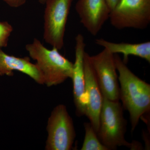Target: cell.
Segmentation results:
<instances>
[{"label":"cell","instance_id":"2","mask_svg":"<svg viewBox=\"0 0 150 150\" xmlns=\"http://www.w3.org/2000/svg\"><path fill=\"white\" fill-rule=\"evenodd\" d=\"M25 48L30 58L36 62L44 84L47 86L58 85L67 79H71L74 64L63 56L57 48L48 49L36 38L27 44Z\"/></svg>","mask_w":150,"mask_h":150},{"label":"cell","instance_id":"12","mask_svg":"<svg viewBox=\"0 0 150 150\" xmlns=\"http://www.w3.org/2000/svg\"><path fill=\"white\" fill-rule=\"evenodd\" d=\"M95 42L112 54H123V61L126 64L130 56L139 57L150 63V41L138 43H117L100 38L96 39Z\"/></svg>","mask_w":150,"mask_h":150},{"label":"cell","instance_id":"9","mask_svg":"<svg viewBox=\"0 0 150 150\" xmlns=\"http://www.w3.org/2000/svg\"><path fill=\"white\" fill-rule=\"evenodd\" d=\"M89 54L85 52L84 70L85 80L86 111L88 117L96 134L99 126V118L103 102V96L89 60Z\"/></svg>","mask_w":150,"mask_h":150},{"label":"cell","instance_id":"1","mask_svg":"<svg viewBox=\"0 0 150 150\" xmlns=\"http://www.w3.org/2000/svg\"><path fill=\"white\" fill-rule=\"evenodd\" d=\"M120 87V99L130 115L131 132L150 110V85L132 72L118 54H114Z\"/></svg>","mask_w":150,"mask_h":150},{"label":"cell","instance_id":"16","mask_svg":"<svg viewBox=\"0 0 150 150\" xmlns=\"http://www.w3.org/2000/svg\"><path fill=\"white\" fill-rule=\"evenodd\" d=\"M120 0H106L108 6L110 11H112L116 6Z\"/></svg>","mask_w":150,"mask_h":150},{"label":"cell","instance_id":"3","mask_svg":"<svg viewBox=\"0 0 150 150\" xmlns=\"http://www.w3.org/2000/svg\"><path fill=\"white\" fill-rule=\"evenodd\" d=\"M123 108L119 101H112L103 96L97 133L98 139L108 150H116L120 146L142 150L139 142L129 143L125 139L127 121L123 116Z\"/></svg>","mask_w":150,"mask_h":150},{"label":"cell","instance_id":"11","mask_svg":"<svg viewBox=\"0 0 150 150\" xmlns=\"http://www.w3.org/2000/svg\"><path fill=\"white\" fill-rule=\"evenodd\" d=\"M28 76L39 84H44L43 76L35 64L28 57H18L6 54L0 48V76H11L14 71Z\"/></svg>","mask_w":150,"mask_h":150},{"label":"cell","instance_id":"14","mask_svg":"<svg viewBox=\"0 0 150 150\" xmlns=\"http://www.w3.org/2000/svg\"><path fill=\"white\" fill-rule=\"evenodd\" d=\"M13 31V27L8 22L0 21V48L7 46Z\"/></svg>","mask_w":150,"mask_h":150},{"label":"cell","instance_id":"10","mask_svg":"<svg viewBox=\"0 0 150 150\" xmlns=\"http://www.w3.org/2000/svg\"><path fill=\"white\" fill-rule=\"evenodd\" d=\"M75 42V59L71 79L76 114L78 116H82L85 115L86 103L84 70L86 44L82 34L79 33L76 35Z\"/></svg>","mask_w":150,"mask_h":150},{"label":"cell","instance_id":"7","mask_svg":"<svg viewBox=\"0 0 150 150\" xmlns=\"http://www.w3.org/2000/svg\"><path fill=\"white\" fill-rule=\"evenodd\" d=\"M89 60L103 96L114 101L120 100V87L114 54L106 48Z\"/></svg>","mask_w":150,"mask_h":150},{"label":"cell","instance_id":"5","mask_svg":"<svg viewBox=\"0 0 150 150\" xmlns=\"http://www.w3.org/2000/svg\"><path fill=\"white\" fill-rule=\"evenodd\" d=\"M46 150L72 149L76 137L74 123L66 105H57L48 118Z\"/></svg>","mask_w":150,"mask_h":150},{"label":"cell","instance_id":"8","mask_svg":"<svg viewBox=\"0 0 150 150\" xmlns=\"http://www.w3.org/2000/svg\"><path fill=\"white\" fill-rule=\"evenodd\" d=\"M75 9L81 24L93 36L102 29L111 12L106 0H78Z\"/></svg>","mask_w":150,"mask_h":150},{"label":"cell","instance_id":"15","mask_svg":"<svg viewBox=\"0 0 150 150\" xmlns=\"http://www.w3.org/2000/svg\"><path fill=\"white\" fill-rule=\"evenodd\" d=\"M9 6L13 8H18L24 5L26 0H3Z\"/></svg>","mask_w":150,"mask_h":150},{"label":"cell","instance_id":"13","mask_svg":"<svg viewBox=\"0 0 150 150\" xmlns=\"http://www.w3.org/2000/svg\"><path fill=\"white\" fill-rule=\"evenodd\" d=\"M85 137L81 150H108L100 142L90 123L84 124Z\"/></svg>","mask_w":150,"mask_h":150},{"label":"cell","instance_id":"4","mask_svg":"<svg viewBox=\"0 0 150 150\" xmlns=\"http://www.w3.org/2000/svg\"><path fill=\"white\" fill-rule=\"evenodd\" d=\"M73 0H48L44 11L43 38L60 50L64 46L66 25Z\"/></svg>","mask_w":150,"mask_h":150},{"label":"cell","instance_id":"6","mask_svg":"<svg viewBox=\"0 0 150 150\" xmlns=\"http://www.w3.org/2000/svg\"><path fill=\"white\" fill-rule=\"evenodd\" d=\"M109 19L117 29H145L150 23V0H120Z\"/></svg>","mask_w":150,"mask_h":150},{"label":"cell","instance_id":"17","mask_svg":"<svg viewBox=\"0 0 150 150\" xmlns=\"http://www.w3.org/2000/svg\"><path fill=\"white\" fill-rule=\"evenodd\" d=\"M48 0H38L39 2L40 3V4H45V3H46V2Z\"/></svg>","mask_w":150,"mask_h":150}]
</instances>
